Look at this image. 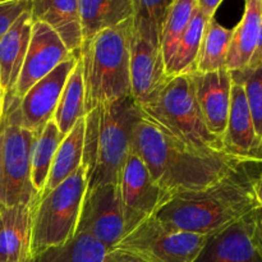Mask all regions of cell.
Returning <instances> with one entry per match:
<instances>
[{
    "instance_id": "cell-1",
    "label": "cell",
    "mask_w": 262,
    "mask_h": 262,
    "mask_svg": "<svg viewBox=\"0 0 262 262\" xmlns=\"http://www.w3.org/2000/svg\"><path fill=\"white\" fill-rule=\"evenodd\" d=\"M130 150L142 159L169 199L214 186L246 165L229 155H204L188 150L143 117L135 125Z\"/></svg>"
},
{
    "instance_id": "cell-2",
    "label": "cell",
    "mask_w": 262,
    "mask_h": 262,
    "mask_svg": "<svg viewBox=\"0 0 262 262\" xmlns=\"http://www.w3.org/2000/svg\"><path fill=\"white\" fill-rule=\"evenodd\" d=\"M245 170L205 189L171 196L155 214L169 229L212 235L260 207Z\"/></svg>"
},
{
    "instance_id": "cell-3",
    "label": "cell",
    "mask_w": 262,
    "mask_h": 262,
    "mask_svg": "<svg viewBox=\"0 0 262 262\" xmlns=\"http://www.w3.org/2000/svg\"><path fill=\"white\" fill-rule=\"evenodd\" d=\"M141 118L132 96L105 102L84 115L82 164L87 170V191L102 184H117L132 147L133 129Z\"/></svg>"
},
{
    "instance_id": "cell-4",
    "label": "cell",
    "mask_w": 262,
    "mask_h": 262,
    "mask_svg": "<svg viewBox=\"0 0 262 262\" xmlns=\"http://www.w3.org/2000/svg\"><path fill=\"white\" fill-rule=\"evenodd\" d=\"M133 22L128 19L96 33L79 50L83 72L84 110L130 96V41Z\"/></svg>"
},
{
    "instance_id": "cell-5",
    "label": "cell",
    "mask_w": 262,
    "mask_h": 262,
    "mask_svg": "<svg viewBox=\"0 0 262 262\" xmlns=\"http://www.w3.org/2000/svg\"><path fill=\"white\" fill-rule=\"evenodd\" d=\"M140 110L146 120L188 150L204 155H228L223 141L205 125L189 74L169 78Z\"/></svg>"
},
{
    "instance_id": "cell-6",
    "label": "cell",
    "mask_w": 262,
    "mask_h": 262,
    "mask_svg": "<svg viewBox=\"0 0 262 262\" xmlns=\"http://www.w3.org/2000/svg\"><path fill=\"white\" fill-rule=\"evenodd\" d=\"M19 99L5 94L0 118V204H31L38 193L31 183V154L38 135L20 122Z\"/></svg>"
},
{
    "instance_id": "cell-7",
    "label": "cell",
    "mask_w": 262,
    "mask_h": 262,
    "mask_svg": "<svg viewBox=\"0 0 262 262\" xmlns=\"http://www.w3.org/2000/svg\"><path fill=\"white\" fill-rule=\"evenodd\" d=\"M86 191L87 170L82 164L56 188L38 199L32 220L31 257L76 235Z\"/></svg>"
},
{
    "instance_id": "cell-8",
    "label": "cell",
    "mask_w": 262,
    "mask_h": 262,
    "mask_svg": "<svg viewBox=\"0 0 262 262\" xmlns=\"http://www.w3.org/2000/svg\"><path fill=\"white\" fill-rule=\"evenodd\" d=\"M209 237L169 229L151 216L129 230L113 250L125 251L146 262H193Z\"/></svg>"
},
{
    "instance_id": "cell-9",
    "label": "cell",
    "mask_w": 262,
    "mask_h": 262,
    "mask_svg": "<svg viewBox=\"0 0 262 262\" xmlns=\"http://www.w3.org/2000/svg\"><path fill=\"white\" fill-rule=\"evenodd\" d=\"M118 191L124 215L125 234L152 216L169 196L154 181L142 159L130 150L118 177Z\"/></svg>"
},
{
    "instance_id": "cell-10",
    "label": "cell",
    "mask_w": 262,
    "mask_h": 262,
    "mask_svg": "<svg viewBox=\"0 0 262 262\" xmlns=\"http://www.w3.org/2000/svg\"><path fill=\"white\" fill-rule=\"evenodd\" d=\"M76 233H84L113 250L125 235L124 215L117 184L86 191Z\"/></svg>"
},
{
    "instance_id": "cell-11",
    "label": "cell",
    "mask_w": 262,
    "mask_h": 262,
    "mask_svg": "<svg viewBox=\"0 0 262 262\" xmlns=\"http://www.w3.org/2000/svg\"><path fill=\"white\" fill-rule=\"evenodd\" d=\"M73 55L48 25L32 22L27 54L12 95L20 100L36 82Z\"/></svg>"
},
{
    "instance_id": "cell-12",
    "label": "cell",
    "mask_w": 262,
    "mask_h": 262,
    "mask_svg": "<svg viewBox=\"0 0 262 262\" xmlns=\"http://www.w3.org/2000/svg\"><path fill=\"white\" fill-rule=\"evenodd\" d=\"M78 58L79 53H77L59 64L48 76L36 82L19 100L20 122L36 135H40L49 120L53 119L67 79L77 66Z\"/></svg>"
},
{
    "instance_id": "cell-13",
    "label": "cell",
    "mask_w": 262,
    "mask_h": 262,
    "mask_svg": "<svg viewBox=\"0 0 262 262\" xmlns=\"http://www.w3.org/2000/svg\"><path fill=\"white\" fill-rule=\"evenodd\" d=\"M256 210L210 235L193 262H262L255 237Z\"/></svg>"
},
{
    "instance_id": "cell-14",
    "label": "cell",
    "mask_w": 262,
    "mask_h": 262,
    "mask_svg": "<svg viewBox=\"0 0 262 262\" xmlns=\"http://www.w3.org/2000/svg\"><path fill=\"white\" fill-rule=\"evenodd\" d=\"M189 76L205 125L215 137L223 140L232 99V74L223 68L214 72H193Z\"/></svg>"
},
{
    "instance_id": "cell-15",
    "label": "cell",
    "mask_w": 262,
    "mask_h": 262,
    "mask_svg": "<svg viewBox=\"0 0 262 262\" xmlns=\"http://www.w3.org/2000/svg\"><path fill=\"white\" fill-rule=\"evenodd\" d=\"M168 81L160 49L133 32L130 41V96L138 107L147 104Z\"/></svg>"
},
{
    "instance_id": "cell-16",
    "label": "cell",
    "mask_w": 262,
    "mask_h": 262,
    "mask_svg": "<svg viewBox=\"0 0 262 262\" xmlns=\"http://www.w3.org/2000/svg\"><path fill=\"white\" fill-rule=\"evenodd\" d=\"M223 147L232 158L243 164H262L253 120L241 83L233 82L229 117L223 136Z\"/></svg>"
},
{
    "instance_id": "cell-17",
    "label": "cell",
    "mask_w": 262,
    "mask_h": 262,
    "mask_svg": "<svg viewBox=\"0 0 262 262\" xmlns=\"http://www.w3.org/2000/svg\"><path fill=\"white\" fill-rule=\"evenodd\" d=\"M37 201L4 206L0 212V262H30Z\"/></svg>"
},
{
    "instance_id": "cell-18",
    "label": "cell",
    "mask_w": 262,
    "mask_h": 262,
    "mask_svg": "<svg viewBox=\"0 0 262 262\" xmlns=\"http://www.w3.org/2000/svg\"><path fill=\"white\" fill-rule=\"evenodd\" d=\"M258 61H262V2L248 0L242 19L233 28L225 68L242 71Z\"/></svg>"
},
{
    "instance_id": "cell-19",
    "label": "cell",
    "mask_w": 262,
    "mask_h": 262,
    "mask_svg": "<svg viewBox=\"0 0 262 262\" xmlns=\"http://www.w3.org/2000/svg\"><path fill=\"white\" fill-rule=\"evenodd\" d=\"M31 19L48 25L71 53H79L83 38L78 0H32Z\"/></svg>"
},
{
    "instance_id": "cell-20",
    "label": "cell",
    "mask_w": 262,
    "mask_h": 262,
    "mask_svg": "<svg viewBox=\"0 0 262 262\" xmlns=\"http://www.w3.org/2000/svg\"><path fill=\"white\" fill-rule=\"evenodd\" d=\"M32 32L31 9L23 13L0 40V89L12 94L19 77Z\"/></svg>"
},
{
    "instance_id": "cell-21",
    "label": "cell",
    "mask_w": 262,
    "mask_h": 262,
    "mask_svg": "<svg viewBox=\"0 0 262 262\" xmlns=\"http://www.w3.org/2000/svg\"><path fill=\"white\" fill-rule=\"evenodd\" d=\"M78 9L83 42L135 14L132 0H78Z\"/></svg>"
},
{
    "instance_id": "cell-22",
    "label": "cell",
    "mask_w": 262,
    "mask_h": 262,
    "mask_svg": "<svg viewBox=\"0 0 262 262\" xmlns=\"http://www.w3.org/2000/svg\"><path fill=\"white\" fill-rule=\"evenodd\" d=\"M84 128L86 122L84 117L81 118L76 123L71 132L61 140L55 156H54L53 165H51L50 173H49L46 186L41 197L48 194L54 188L59 186L61 182L66 181L68 177H71L79 166L82 165V159H83V146H84Z\"/></svg>"
},
{
    "instance_id": "cell-23",
    "label": "cell",
    "mask_w": 262,
    "mask_h": 262,
    "mask_svg": "<svg viewBox=\"0 0 262 262\" xmlns=\"http://www.w3.org/2000/svg\"><path fill=\"white\" fill-rule=\"evenodd\" d=\"M209 19L210 18L205 15L196 5L186 32L182 36L173 56L166 64V74L169 78L196 72L200 48Z\"/></svg>"
},
{
    "instance_id": "cell-24",
    "label": "cell",
    "mask_w": 262,
    "mask_h": 262,
    "mask_svg": "<svg viewBox=\"0 0 262 262\" xmlns=\"http://www.w3.org/2000/svg\"><path fill=\"white\" fill-rule=\"evenodd\" d=\"M86 115L84 110V84L83 72H82L81 59L78 58L77 66L72 71L60 95L53 120L60 130L61 136L66 137L72 128L81 118Z\"/></svg>"
},
{
    "instance_id": "cell-25",
    "label": "cell",
    "mask_w": 262,
    "mask_h": 262,
    "mask_svg": "<svg viewBox=\"0 0 262 262\" xmlns=\"http://www.w3.org/2000/svg\"><path fill=\"white\" fill-rule=\"evenodd\" d=\"M109 252L101 242L84 233H76L64 245L50 247L31 257L30 262H102Z\"/></svg>"
},
{
    "instance_id": "cell-26",
    "label": "cell",
    "mask_w": 262,
    "mask_h": 262,
    "mask_svg": "<svg viewBox=\"0 0 262 262\" xmlns=\"http://www.w3.org/2000/svg\"><path fill=\"white\" fill-rule=\"evenodd\" d=\"M63 138L55 122L50 119L33 143L31 154V183L38 197L45 188L54 156Z\"/></svg>"
},
{
    "instance_id": "cell-27",
    "label": "cell",
    "mask_w": 262,
    "mask_h": 262,
    "mask_svg": "<svg viewBox=\"0 0 262 262\" xmlns=\"http://www.w3.org/2000/svg\"><path fill=\"white\" fill-rule=\"evenodd\" d=\"M232 35V28L222 26L215 17L210 18L202 37L196 72H214L225 68Z\"/></svg>"
},
{
    "instance_id": "cell-28",
    "label": "cell",
    "mask_w": 262,
    "mask_h": 262,
    "mask_svg": "<svg viewBox=\"0 0 262 262\" xmlns=\"http://www.w3.org/2000/svg\"><path fill=\"white\" fill-rule=\"evenodd\" d=\"M133 32L160 49V36L176 0H132Z\"/></svg>"
},
{
    "instance_id": "cell-29",
    "label": "cell",
    "mask_w": 262,
    "mask_h": 262,
    "mask_svg": "<svg viewBox=\"0 0 262 262\" xmlns=\"http://www.w3.org/2000/svg\"><path fill=\"white\" fill-rule=\"evenodd\" d=\"M196 5V0H176L171 7L160 36V50L165 67L173 56L182 36L186 32Z\"/></svg>"
},
{
    "instance_id": "cell-30",
    "label": "cell",
    "mask_w": 262,
    "mask_h": 262,
    "mask_svg": "<svg viewBox=\"0 0 262 262\" xmlns=\"http://www.w3.org/2000/svg\"><path fill=\"white\" fill-rule=\"evenodd\" d=\"M230 74L233 82L241 83L245 90L262 156V61L251 64L242 71L230 72Z\"/></svg>"
},
{
    "instance_id": "cell-31",
    "label": "cell",
    "mask_w": 262,
    "mask_h": 262,
    "mask_svg": "<svg viewBox=\"0 0 262 262\" xmlns=\"http://www.w3.org/2000/svg\"><path fill=\"white\" fill-rule=\"evenodd\" d=\"M32 0H10L0 3V40L8 32L15 20L31 9Z\"/></svg>"
},
{
    "instance_id": "cell-32",
    "label": "cell",
    "mask_w": 262,
    "mask_h": 262,
    "mask_svg": "<svg viewBox=\"0 0 262 262\" xmlns=\"http://www.w3.org/2000/svg\"><path fill=\"white\" fill-rule=\"evenodd\" d=\"M102 262H146L142 258L137 257V256L132 255L129 252L120 250H110L105 256Z\"/></svg>"
},
{
    "instance_id": "cell-33",
    "label": "cell",
    "mask_w": 262,
    "mask_h": 262,
    "mask_svg": "<svg viewBox=\"0 0 262 262\" xmlns=\"http://www.w3.org/2000/svg\"><path fill=\"white\" fill-rule=\"evenodd\" d=\"M222 2L223 0H196L199 9L209 18L215 17V13H216Z\"/></svg>"
},
{
    "instance_id": "cell-34",
    "label": "cell",
    "mask_w": 262,
    "mask_h": 262,
    "mask_svg": "<svg viewBox=\"0 0 262 262\" xmlns=\"http://www.w3.org/2000/svg\"><path fill=\"white\" fill-rule=\"evenodd\" d=\"M256 243H257L258 251L262 258V207L256 210V228H255Z\"/></svg>"
},
{
    "instance_id": "cell-35",
    "label": "cell",
    "mask_w": 262,
    "mask_h": 262,
    "mask_svg": "<svg viewBox=\"0 0 262 262\" xmlns=\"http://www.w3.org/2000/svg\"><path fill=\"white\" fill-rule=\"evenodd\" d=\"M252 189L260 207H262V171L252 179Z\"/></svg>"
},
{
    "instance_id": "cell-36",
    "label": "cell",
    "mask_w": 262,
    "mask_h": 262,
    "mask_svg": "<svg viewBox=\"0 0 262 262\" xmlns=\"http://www.w3.org/2000/svg\"><path fill=\"white\" fill-rule=\"evenodd\" d=\"M4 97H5V94H4V92H3V90L0 89V118H2L3 105H4Z\"/></svg>"
},
{
    "instance_id": "cell-37",
    "label": "cell",
    "mask_w": 262,
    "mask_h": 262,
    "mask_svg": "<svg viewBox=\"0 0 262 262\" xmlns=\"http://www.w3.org/2000/svg\"><path fill=\"white\" fill-rule=\"evenodd\" d=\"M5 2H10V0H0V3H5Z\"/></svg>"
},
{
    "instance_id": "cell-38",
    "label": "cell",
    "mask_w": 262,
    "mask_h": 262,
    "mask_svg": "<svg viewBox=\"0 0 262 262\" xmlns=\"http://www.w3.org/2000/svg\"><path fill=\"white\" fill-rule=\"evenodd\" d=\"M3 207H4V206H3V205H2V204H0V212H2V210H3Z\"/></svg>"
},
{
    "instance_id": "cell-39",
    "label": "cell",
    "mask_w": 262,
    "mask_h": 262,
    "mask_svg": "<svg viewBox=\"0 0 262 262\" xmlns=\"http://www.w3.org/2000/svg\"><path fill=\"white\" fill-rule=\"evenodd\" d=\"M246 2H248V0H246Z\"/></svg>"
},
{
    "instance_id": "cell-40",
    "label": "cell",
    "mask_w": 262,
    "mask_h": 262,
    "mask_svg": "<svg viewBox=\"0 0 262 262\" xmlns=\"http://www.w3.org/2000/svg\"><path fill=\"white\" fill-rule=\"evenodd\" d=\"M261 2H262V0H261Z\"/></svg>"
}]
</instances>
